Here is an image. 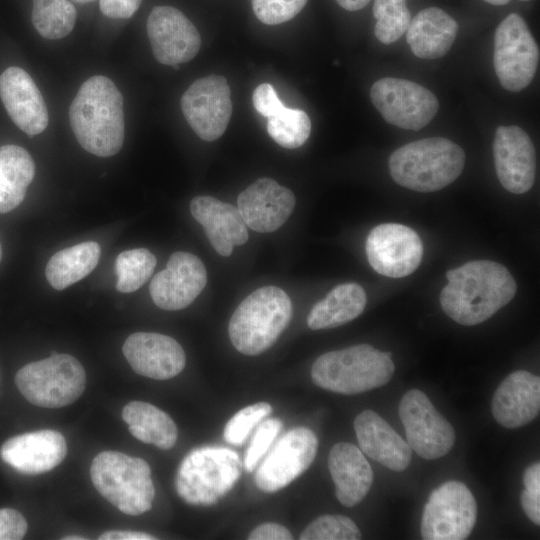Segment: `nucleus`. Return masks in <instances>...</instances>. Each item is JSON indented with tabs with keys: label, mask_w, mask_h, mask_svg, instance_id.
<instances>
[{
	"label": "nucleus",
	"mask_w": 540,
	"mask_h": 540,
	"mask_svg": "<svg viewBox=\"0 0 540 540\" xmlns=\"http://www.w3.org/2000/svg\"><path fill=\"white\" fill-rule=\"evenodd\" d=\"M267 132L281 147L295 149L309 138L311 121L305 111L285 107L268 118Z\"/></svg>",
	"instance_id": "72a5a7b5"
},
{
	"label": "nucleus",
	"mask_w": 540,
	"mask_h": 540,
	"mask_svg": "<svg viewBox=\"0 0 540 540\" xmlns=\"http://www.w3.org/2000/svg\"><path fill=\"white\" fill-rule=\"evenodd\" d=\"M367 297L357 283H343L334 287L310 310L307 325L312 330L329 329L346 324L364 310Z\"/></svg>",
	"instance_id": "cd10ccee"
},
{
	"label": "nucleus",
	"mask_w": 540,
	"mask_h": 540,
	"mask_svg": "<svg viewBox=\"0 0 540 540\" xmlns=\"http://www.w3.org/2000/svg\"><path fill=\"white\" fill-rule=\"evenodd\" d=\"M183 115L192 130L205 141L221 137L231 118V91L221 75L194 81L181 98Z\"/></svg>",
	"instance_id": "4468645a"
},
{
	"label": "nucleus",
	"mask_w": 540,
	"mask_h": 540,
	"mask_svg": "<svg viewBox=\"0 0 540 540\" xmlns=\"http://www.w3.org/2000/svg\"><path fill=\"white\" fill-rule=\"evenodd\" d=\"M271 413L272 406L267 402L242 408L226 423L223 431L225 441L232 445L243 444L252 430Z\"/></svg>",
	"instance_id": "e433bc0d"
},
{
	"label": "nucleus",
	"mask_w": 540,
	"mask_h": 540,
	"mask_svg": "<svg viewBox=\"0 0 540 540\" xmlns=\"http://www.w3.org/2000/svg\"><path fill=\"white\" fill-rule=\"evenodd\" d=\"M206 283L203 262L192 253L177 251L169 257L166 268L152 278L149 291L159 308L180 310L198 297Z\"/></svg>",
	"instance_id": "f3484780"
},
{
	"label": "nucleus",
	"mask_w": 540,
	"mask_h": 540,
	"mask_svg": "<svg viewBox=\"0 0 540 540\" xmlns=\"http://www.w3.org/2000/svg\"><path fill=\"white\" fill-rule=\"evenodd\" d=\"M539 63V48L526 21L509 14L497 26L493 64L503 88L519 92L533 80Z\"/></svg>",
	"instance_id": "1a4fd4ad"
},
{
	"label": "nucleus",
	"mask_w": 540,
	"mask_h": 540,
	"mask_svg": "<svg viewBox=\"0 0 540 540\" xmlns=\"http://www.w3.org/2000/svg\"><path fill=\"white\" fill-rule=\"evenodd\" d=\"M447 285L440 305L457 323L472 326L484 322L515 296L517 284L509 270L489 260L469 261L446 273Z\"/></svg>",
	"instance_id": "f257e3e1"
},
{
	"label": "nucleus",
	"mask_w": 540,
	"mask_h": 540,
	"mask_svg": "<svg viewBox=\"0 0 540 540\" xmlns=\"http://www.w3.org/2000/svg\"><path fill=\"white\" fill-rule=\"evenodd\" d=\"M249 540H291V532L278 523H264L254 528L249 536Z\"/></svg>",
	"instance_id": "37998d69"
},
{
	"label": "nucleus",
	"mask_w": 540,
	"mask_h": 540,
	"mask_svg": "<svg viewBox=\"0 0 540 540\" xmlns=\"http://www.w3.org/2000/svg\"><path fill=\"white\" fill-rule=\"evenodd\" d=\"M62 539H63V540H86L87 538L82 537V536H75V535H72V536H66V537H63Z\"/></svg>",
	"instance_id": "8fccbe9b"
},
{
	"label": "nucleus",
	"mask_w": 540,
	"mask_h": 540,
	"mask_svg": "<svg viewBox=\"0 0 540 540\" xmlns=\"http://www.w3.org/2000/svg\"><path fill=\"white\" fill-rule=\"evenodd\" d=\"M388 165L391 177L400 186L417 192H434L460 176L465 153L447 138L431 137L397 148Z\"/></svg>",
	"instance_id": "7ed1b4c3"
},
{
	"label": "nucleus",
	"mask_w": 540,
	"mask_h": 540,
	"mask_svg": "<svg viewBox=\"0 0 540 540\" xmlns=\"http://www.w3.org/2000/svg\"><path fill=\"white\" fill-rule=\"evenodd\" d=\"M35 174V163L24 148L17 145L0 147V213L19 206Z\"/></svg>",
	"instance_id": "c756f323"
},
{
	"label": "nucleus",
	"mask_w": 540,
	"mask_h": 540,
	"mask_svg": "<svg viewBox=\"0 0 540 540\" xmlns=\"http://www.w3.org/2000/svg\"><path fill=\"white\" fill-rule=\"evenodd\" d=\"M491 410L494 419L505 428L528 424L540 410V378L525 370L509 374L496 389Z\"/></svg>",
	"instance_id": "5701e85b"
},
{
	"label": "nucleus",
	"mask_w": 540,
	"mask_h": 540,
	"mask_svg": "<svg viewBox=\"0 0 540 540\" xmlns=\"http://www.w3.org/2000/svg\"><path fill=\"white\" fill-rule=\"evenodd\" d=\"M370 98L383 119L405 130H420L439 109L437 97L424 86L407 79L384 77L371 87Z\"/></svg>",
	"instance_id": "9b49d317"
},
{
	"label": "nucleus",
	"mask_w": 540,
	"mask_h": 540,
	"mask_svg": "<svg viewBox=\"0 0 540 540\" xmlns=\"http://www.w3.org/2000/svg\"><path fill=\"white\" fill-rule=\"evenodd\" d=\"M73 1H75V2H77V3H80V4H84V3L92 2V1H94V0H73Z\"/></svg>",
	"instance_id": "3c124183"
},
{
	"label": "nucleus",
	"mask_w": 540,
	"mask_h": 540,
	"mask_svg": "<svg viewBox=\"0 0 540 540\" xmlns=\"http://www.w3.org/2000/svg\"><path fill=\"white\" fill-rule=\"evenodd\" d=\"M76 18V9L69 0H33L32 23L44 38L55 40L67 36Z\"/></svg>",
	"instance_id": "2f4dec72"
},
{
	"label": "nucleus",
	"mask_w": 540,
	"mask_h": 540,
	"mask_svg": "<svg viewBox=\"0 0 540 540\" xmlns=\"http://www.w3.org/2000/svg\"><path fill=\"white\" fill-rule=\"evenodd\" d=\"M365 250L370 266L390 278L408 276L418 268L423 256L419 235L398 223L374 227L367 236Z\"/></svg>",
	"instance_id": "2eb2a0df"
},
{
	"label": "nucleus",
	"mask_w": 540,
	"mask_h": 540,
	"mask_svg": "<svg viewBox=\"0 0 540 540\" xmlns=\"http://www.w3.org/2000/svg\"><path fill=\"white\" fill-rule=\"evenodd\" d=\"M255 110L269 118L285 108L273 86L269 83L258 85L252 95Z\"/></svg>",
	"instance_id": "ea45409f"
},
{
	"label": "nucleus",
	"mask_w": 540,
	"mask_h": 540,
	"mask_svg": "<svg viewBox=\"0 0 540 540\" xmlns=\"http://www.w3.org/2000/svg\"><path fill=\"white\" fill-rule=\"evenodd\" d=\"M255 16L264 24L277 25L294 18L308 0H251Z\"/></svg>",
	"instance_id": "58836bf2"
},
{
	"label": "nucleus",
	"mask_w": 540,
	"mask_h": 540,
	"mask_svg": "<svg viewBox=\"0 0 540 540\" xmlns=\"http://www.w3.org/2000/svg\"><path fill=\"white\" fill-rule=\"evenodd\" d=\"M142 0H100L101 12L113 19L130 18L139 9Z\"/></svg>",
	"instance_id": "79ce46f5"
},
{
	"label": "nucleus",
	"mask_w": 540,
	"mask_h": 540,
	"mask_svg": "<svg viewBox=\"0 0 540 540\" xmlns=\"http://www.w3.org/2000/svg\"><path fill=\"white\" fill-rule=\"evenodd\" d=\"M122 418L128 424L129 432L136 439L168 450L177 440L178 431L172 418L144 401H131L124 406Z\"/></svg>",
	"instance_id": "c85d7f7f"
},
{
	"label": "nucleus",
	"mask_w": 540,
	"mask_h": 540,
	"mask_svg": "<svg viewBox=\"0 0 540 540\" xmlns=\"http://www.w3.org/2000/svg\"><path fill=\"white\" fill-rule=\"evenodd\" d=\"M282 426V421L275 417L268 418L258 424L245 452L243 464L247 472H252L255 469L280 433Z\"/></svg>",
	"instance_id": "4c0bfd02"
},
{
	"label": "nucleus",
	"mask_w": 540,
	"mask_h": 540,
	"mask_svg": "<svg viewBox=\"0 0 540 540\" xmlns=\"http://www.w3.org/2000/svg\"><path fill=\"white\" fill-rule=\"evenodd\" d=\"M241 470L239 454L232 449L220 446L195 448L178 468L176 490L190 505L210 506L232 489Z\"/></svg>",
	"instance_id": "0eeeda50"
},
{
	"label": "nucleus",
	"mask_w": 540,
	"mask_h": 540,
	"mask_svg": "<svg viewBox=\"0 0 540 540\" xmlns=\"http://www.w3.org/2000/svg\"><path fill=\"white\" fill-rule=\"evenodd\" d=\"M301 540H357L361 532L350 518L323 515L312 521L301 533Z\"/></svg>",
	"instance_id": "c9c22d12"
},
{
	"label": "nucleus",
	"mask_w": 540,
	"mask_h": 540,
	"mask_svg": "<svg viewBox=\"0 0 540 540\" xmlns=\"http://www.w3.org/2000/svg\"><path fill=\"white\" fill-rule=\"evenodd\" d=\"M399 416L408 445L420 457L434 460L452 449L456 438L454 428L421 390L411 389L402 396Z\"/></svg>",
	"instance_id": "f8f14e48"
},
{
	"label": "nucleus",
	"mask_w": 540,
	"mask_h": 540,
	"mask_svg": "<svg viewBox=\"0 0 540 540\" xmlns=\"http://www.w3.org/2000/svg\"><path fill=\"white\" fill-rule=\"evenodd\" d=\"M328 468L342 505L353 507L366 497L373 483V471L357 446L347 442L335 444L329 452Z\"/></svg>",
	"instance_id": "a878e982"
},
{
	"label": "nucleus",
	"mask_w": 540,
	"mask_h": 540,
	"mask_svg": "<svg viewBox=\"0 0 540 540\" xmlns=\"http://www.w3.org/2000/svg\"><path fill=\"white\" fill-rule=\"evenodd\" d=\"M73 133L87 152L100 157L117 154L124 142L123 97L106 76L88 78L69 108Z\"/></svg>",
	"instance_id": "f03ea898"
},
{
	"label": "nucleus",
	"mask_w": 540,
	"mask_h": 540,
	"mask_svg": "<svg viewBox=\"0 0 540 540\" xmlns=\"http://www.w3.org/2000/svg\"><path fill=\"white\" fill-rule=\"evenodd\" d=\"M406 40L415 56L432 60L444 56L453 45L458 24L444 10L429 7L411 19Z\"/></svg>",
	"instance_id": "bb28decb"
},
{
	"label": "nucleus",
	"mask_w": 540,
	"mask_h": 540,
	"mask_svg": "<svg viewBox=\"0 0 540 540\" xmlns=\"http://www.w3.org/2000/svg\"><path fill=\"white\" fill-rule=\"evenodd\" d=\"M342 8L348 11H357L365 7L371 0H335Z\"/></svg>",
	"instance_id": "de8ad7c7"
},
{
	"label": "nucleus",
	"mask_w": 540,
	"mask_h": 540,
	"mask_svg": "<svg viewBox=\"0 0 540 540\" xmlns=\"http://www.w3.org/2000/svg\"><path fill=\"white\" fill-rule=\"evenodd\" d=\"M101 249L97 242L87 241L62 249L48 261L45 275L56 290H63L90 274L97 266Z\"/></svg>",
	"instance_id": "7c9ffc66"
},
{
	"label": "nucleus",
	"mask_w": 540,
	"mask_h": 540,
	"mask_svg": "<svg viewBox=\"0 0 540 540\" xmlns=\"http://www.w3.org/2000/svg\"><path fill=\"white\" fill-rule=\"evenodd\" d=\"M373 15L376 19L374 34L383 44L397 41L411 21L406 0H375Z\"/></svg>",
	"instance_id": "f704fd0d"
},
{
	"label": "nucleus",
	"mask_w": 540,
	"mask_h": 540,
	"mask_svg": "<svg viewBox=\"0 0 540 540\" xmlns=\"http://www.w3.org/2000/svg\"><path fill=\"white\" fill-rule=\"evenodd\" d=\"M190 212L221 256H230L235 246L247 242V226L238 208L232 204L211 196H196L190 202Z\"/></svg>",
	"instance_id": "b1692460"
},
{
	"label": "nucleus",
	"mask_w": 540,
	"mask_h": 540,
	"mask_svg": "<svg viewBox=\"0 0 540 540\" xmlns=\"http://www.w3.org/2000/svg\"><path fill=\"white\" fill-rule=\"evenodd\" d=\"M90 476L96 490L122 513L136 516L151 509L155 488L142 458L103 451L93 459Z\"/></svg>",
	"instance_id": "423d86ee"
},
{
	"label": "nucleus",
	"mask_w": 540,
	"mask_h": 540,
	"mask_svg": "<svg viewBox=\"0 0 540 540\" xmlns=\"http://www.w3.org/2000/svg\"><path fill=\"white\" fill-rule=\"evenodd\" d=\"M395 370L392 353L358 344L320 355L311 368V378L318 387L352 395L388 383Z\"/></svg>",
	"instance_id": "20e7f679"
},
{
	"label": "nucleus",
	"mask_w": 540,
	"mask_h": 540,
	"mask_svg": "<svg viewBox=\"0 0 540 540\" xmlns=\"http://www.w3.org/2000/svg\"><path fill=\"white\" fill-rule=\"evenodd\" d=\"M523 484L526 490L540 493V464L536 462L526 468L523 474Z\"/></svg>",
	"instance_id": "49530a36"
},
{
	"label": "nucleus",
	"mask_w": 540,
	"mask_h": 540,
	"mask_svg": "<svg viewBox=\"0 0 540 540\" xmlns=\"http://www.w3.org/2000/svg\"><path fill=\"white\" fill-rule=\"evenodd\" d=\"M67 454L64 436L55 430H40L8 439L0 449L2 460L24 474H41L59 465Z\"/></svg>",
	"instance_id": "4be33fe9"
},
{
	"label": "nucleus",
	"mask_w": 540,
	"mask_h": 540,
	"mask_svg": "<svg viewBox=\"0 0 540 540\" xmlns=\"http://www.w3.org/2000/svg\"><path fill=\"white\" fill-rule=\"evenodd\" d=\"M147 34L155 59L164 65L190 61L201 46L197 28L180 10L171 6H155L151 10Z\"/></svg>",
	"instance_id": "dca6fc26"
},
{
	"label": "nucleus",
	"mask_w": 540,
	"mask_h": 540,
	"mask_svg": "<svg viewBox=\"0 0 540 540\" xmlns=\"http://www.w3.org/2000/svg\"><path fill=\"white\" fill-rule=\"evenodd\" d=\"M292 317V302L277 286H264L249 294L232 314L229 338L235 349L249 356L270 348Z\"/></svg>",
	"instance_id": "39448f33"
},
{
	"label": "nucleus",
	"mask_w": 540,
	"mask_h": 540,
	"mask_svg": "<svg viewBox=\"0 0 540 540\" xmlns=\"http://www.w3.org/2000/svg\"><path fill=\"white\" fill-rule=\"evenodd\" d=\"M123 354L137 374L156 380L175 377L186 364L181 345L174 338L159 333L131 334L123 344Z\"/></svg>",
	"instance_id": "aec40b11"
},
{
	"label": "nucleus",
	"mask_w": 540,
	"mask_h": 540,
	"mask_svg": "<svg viewBox=\"0 0 540 540\" xmlns=\"http://www.w3.org/2000/svg\"><path fill=\"white\" fill-rule=\"evenodd\" d=\"M2 259V247H1V243H0V261Z\"/></svg>",
	"instance_id": "603ef678"
},
{
	"label": "nucleus",
	"mask_w": 540,
	"mask_h": 540,
	"mask_svg": "<svg viewBox=\"0 0 540 540\" xmlns=\"http://www.w3.org/2000/svg\"><path fill=\"white\" fill-rule=\"evenodd\" d=\"M316 435L306 427L283 434L255 472V484L263 492L274 493L303 474L315 459Z\"/></svg>",
	"instance_id": "ddd939ff"
},
{
	"label": "nucleus",
	"mask_w": 540,
	"mask_h": 540,
	"mask_svg": "<svg viewBox=\"0 0 540 540\" xmlns=\"http://www.w3.org/2000/svg\"><path fill=\"white\" fill-rule=\"evenodd\" d=\"M0 98L11 120L29 136L43 132L49 115L43 96L31 76L20 67L0 75Z\"/></svg>",
	"instance_id": "412c9836"
},
{
	"label": "nucleus",
	"mask_w": 540,
	"mask_h": 540,
	"mask_svg": "<svg viewBox=\"0 0 540 540\" xmlns=\"http://www.w3.org/2000/svg\"><path fill=\"white\" fill-rule=\"evenodd\" d=\"M27 521L17 510L0 509V540H19L27 532Z\"/></svg>",
	"instance_id": "a19ab883"
},
{
	"label": "nucleus",
	"mask_w": 540,
	"mask_h": 540,
	"mask_svg": "<svg viewBox=\"0 0 540 540\" xmlns=\"http://www.w3.org/2000/svg\"><path fill=\"white\" fill-rule=\"evenodd\" d=\"M99 540H154V536L144 532L111 530L102 533Z\"/></svg>",
	"instance_id": "a18cd8bd"
},
{
	"label": "nucleus",
	"mask_w": 540,
	"mask_h": 540,
	"mask_svg": "<svg viewBox=\"0 0 540 540\" xmlns=\"http://www.w3.org/2000/svg\"><path fill=\"white\" fill-rule=\"evenodd\" d=\"M477 519V503L469 488L460 481H447L433 490L421 519L425 540L466 539Z\"/></svg>",
	"instance_id": "9d476101"
},
{
	"label": "nucleus",
	"mask_w": 540,
	"mask_h": 540,
	"mask_svg": "<svg viewBox=\"0 0 540 540\" xmlns=\"http://www.w3.org/2000/svg\"><path fill=\"white\" fill-rule=\"evenodd\" d=\"M360 450L393 471L405 470L412 449L398 433L373 410L362 411L354 420Z\"/></svg>",
	"instance_id": "393cba45"
},
{
	"label": "nucleus",
	"mask_w": 540,
	"mask_h": 540,
	"mask_svg": "<svg viewBox=\"0 0 540 540\" xmlns=\"http://www.w3.org/2000/svg\"><path fill=\"white\" fill-rule=\"evenodd\" d=\"M292 191L271 178H259L237 198V208L250 229L270 233L279 229L295 207Z\"/></svg>",
	"instance_id": "6ab92c4d"
},
{
	"label": "nucleus",
	"mask_w": 540,
	"mask_h": 540,
	"mask_svg": "<svg viewBox=\"0 0 540 540\" xmlns=\"http://www.w3.org/2000/svg\"><path fill=\"white\" fill-rule=\"evenodd\" d=\"M526 516L536 525L540 524V493L524 489L520 497Z\"/></svg>",
	"instance_id": "c03bdc74"
},
{
	"label": "nucleus",
	"mask_w": 540,
	"mask_h": 540,
	"mask_svg": "<svg viewBox=\"0 0 540 540\" xmlns=\"http://www.w3.org/2000/svg\"><path fill=\"white\" fill-rule=\"evenodd\" d=\"M483 1L492 5H505L509 3L511 0H483ZM520 1H530V0H520Z\"/></svg>",
	"instance_id": "09e8293b"
},
{
	"label": "nucleus",
	"mask_w": 540,
	"mask_h": 540,
	"mask_svg": "<svg viewBox=\"0 0 540 540\" xmlns=\"http://www.w3.org/2000/svg\"><path fill=\"white\" fill-rule=\"evenodd\" d=\"M496 175L509 192L529 191L536 176V152L528 134L516 125H500L493 142Z\"/></svg>",
	"instance_id": "a211bd4d"
},
{
	"label": "nucleus",
	"mask_w": 540,
	"mask_h": 540,
	"mask_svg": "<svg viewBox=\"0 0 540 540\" xmlns=\"http://www.w3.org/2000/svg\"><path fill=\"white\" fill-rule=\"evenodd\" d=\"M15 383L30 403L39 407L60 408L72 404L82 395L86 374L75 357L53 354L19 369Z\"/></svg>",
	"instance_id": "6e6552de"
},
{
	"label": "nucleus",
	"mask_w": 540,
	"mask_h": 540,
	"mask_svg": "<svg viewBox=\"0 0 540 540\" xmlns=\"http://www.w3.org/2000/svg\"><path fill=\"white\" fill-rule=\"evenodd\" d=\"M156 266V257L145 248L121 252L115 262L116 289L122 293L134 292L151 277Z\"/></svg>",
	"instance_id": "473e14b6"
}]
</instances>
